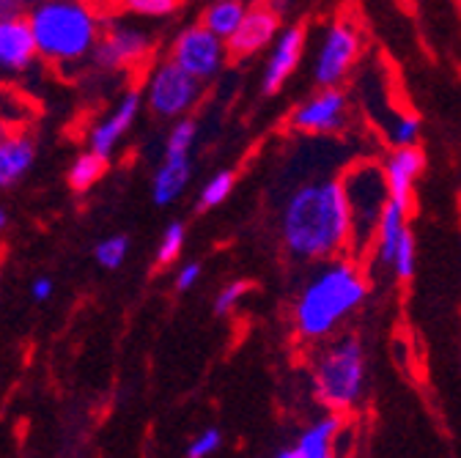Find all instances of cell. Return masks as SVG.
I'll list each match as a JSON object with an SVG mask.
<instances>
[{"label":"cell","instance_id":"obj_1","mask_svg":"<svg viewBox=\"0 0 461 458\" xmlns=\"http://www.w3.org/2000/svg\"><path fill=\"white\" fill-rule=\"evenodd\" d=\"M280 239L294 261L327 264L349 256V209L338 179H313L288 193L280 209Z\"/></svg>","mask_w":461,"mask_h":458},{"label":"cell","instance_id":"obj_2","mask_svg":"<svg viewBox=\"0 0 461 458\" xmlns=\"http://www.w3.org/2000/svg\"><path fill=\"white\" fill-rule=\"evenodd\" d=\"M368 272L352 256L321 264L292 305L294 332L305 343H324L338 335L343 321L368 300Z\"/></svg>","mask_w":461,"mask_h":458},{"label":"cell","instance_id":"obj_3","mask_svg":"<svg viewBox=\"0 0 461 458\" xmlns=\"http://www.w3.org/2000/svg\"><path fill=\"white\" fill-rule=\"evenodd\" d=\"M104 22L107 17L99 6L77 0H44L28 9L39 61L58 72H69L94 58Z\"/></svg>","mask_w":461,"mask_h":458},{"label":"cell","instance_id":"obj_4","mask_svg":"<svg viewBox=\"0 0 461 458\" xmlns=\"http://www.w3.org/2000/svg\"><path fill=\"white\" fill-rule=\"evenodd\" d=\"M311 382L319 404L330 415H346L360 407L368 390V360L355 332H340L311 355Z\"/></svg>","mask_w":461,"mask_h":458},{"label":"cell","instance_id":"obj_5","mask_svg":"<svg viewBox=\"0 0 461 458\" xmlns=\"http://www.w3.org/2000/svg\"><path fill=\"white\" fill-rule=\"evenodd\" d=\"M338 182L346 198V209H349V256L363 264L371 256L384 206L390 203L384 167L376 159H360L346 167Z\"/></svg>","mask_w":461,"mask_h":458},{"label":"cell","instance_id":"obj_6","mask_svg":"<svg viewBox=\"0 0 461 458\" xmlns=\"http://www.w3.org/2000/svg\"><path fill=\"white\" fill-rule=\"evenodd\" d=\"M363 55V31L352 17H338L321 33V41L313 55V83L319 91L340 88V83L352 75Z\"/></svg>","mask_w":461,"mask_h":458},{"label":"cell","instance_id":"obj_7","mask_svg":"<svg viewBox=\"0 0 461 458\" xmlns=\"http://www.w3.org/2000/svg\"><path fill=\"white\" fill-rule=\"evenodd\" d=\"M140 94H143V104L157 119L176 124L187 119V112L201 102L203 85L190 75H185L176 64L162 58L149 67Z\"/></svg>","mask_w":461,"mask_h":458},{"label":"cell","instance_id":"obj_8","mask_svg":"<svg viewBox=\"0 0 461 458\" xmlns=\"http://www.w3.org/2000/svg\"><path fill=\"white\" fill-rule=\"evenodd\" d=\"M167 61L176 64L185 75L198 80L201 85L220 77L228 64V47L214 33H209L201 22L182 28L167 44Z\"/></svg>","mask_w":461,"mask_h":458},{"label":"cell","instance_id":"obj_9","mask_svg":"<svg viewBox=\"0 0 461 458\" xmlns=\"http://www.w3.org/2000/svg\"><path fill=\"white\" fill-rule=\"evenodd\" d=\"M157 39L132 22H104L99 44L94 49V67L104 72H132L151 61Z\"/></svg>","mask_w":461,"mask_h":458},{"label":"cell","instance_id":"obj_10","mask_svg":"<svg viewBox=\"0 0 461 458\" xmlns=\"http://www.w3.org/2000/svg\"><path fill=\"white\" fill-rule=\"evenodd\" d=\"M352 104L343 88H324L288 112V127L303 135H335L349 127Z\"/></svg>","mask_w":461,"mask_h":458},{"label":"cell","instance_id":"obj_11","mask_svg":"<svg viewBox=\"0 0 461 458\" xmlns=\"http://www.w3.org/2000/svg\"><path fill=\"white\" fill-rule=\"evenodd\" d=\"M283 31L280 14L272 9V4H248V14L240 25V31L225 41L230 61H248L261 49L272 47L275 39Z\"/></svg>","mask_w":461,"mask_h":458},{"label":"cell","instance_id":"obj_12","mask_svg":"<svg viewBox=\"0 0 461 458\" xmlns=\"http://www.w3.org/2000/svg\"><path fill=\"white\" fill-rule=\"evenodd\" d=\"M36 64L39 52L28 25V14L0 22V80H23L36 69Z\"/></svg>","mask_w":461,"mask_h":458},{"label":"cell","instance_id":"obj_13","mask_svg":"<svg viewBox=\"0 0 461 458\" xmlns=\"http://www.w3.org/2000/svg\"><path fill=\"white\" fill-rule=\"evenodd\" d=\"M305 41L308 33L303 25H283L280 36L275 39L272 49H269V58L264 64V75H261V91L264 94H277L285 80L292 77L303 61L305 55Z\"/></svg>","mask_w":461,"mask_h":458},{"label":"cell","instance_id":"obj_14","mask_svg":"<svg viewBox=\"0 0 461 458\" xmlns=\"http://www.w3.org/2000/svg\"><path fill=\"white\" fill-rule=\"evenodd\" d=\"M143 107V94L140 88H132L127 91L119 102H115V107L107 112V116H102L91 132H88V151L110 159V154L115 151V146L122 143V138L132 130L138 112Z\"/></svg>","mask_w":461,"mask_h":458},{"label":"cell","instance_id":"obj_15","mask_svg":"<svg viewBox=\"0 0 461 458\" xmlns=\"http://www.w3.org/2000/svg\"><path fill=\"white\" fill-rule=\"evenodd\" d=\"M36 162V140L23 127L0 124V190H9L28 176Z\"/></svg>","mask_w":461,"mask_h":458},{"label":"cell","instance_id":"obj_16","mask_svg":"<svg viewBox=\"0 0 461 458\" xmlns=\"http://www.w3.org/2000/svg\"><path fill=\"white\" fill-rule=\"evenodd\" d=\"M384 167V179H387V190H390V201L412 209V195H415V182L420 179L423 167H426V157L423 151L415 148H398L390 151L382 162Z\"/></svg>","mask_w":461,"mask_h":458},{"label":"cell","instance_id":"obj_17","mask_svg":"<svg viewBox=\"0 0 461 458\" xmlns=\"http://www.w3.org/2000/svg\"><path fill=\"white\" fill-rule=\"evenodd\" d=\"M410 217V209L401 206L395 201H390L384 206V214H382V222H379V231H376V239H374V247H371V256L376 269H387L393 272V261H395V250H398V242L403 237V231L410 228L407 222Z\"/></svg>","mask_w":461,"mask_h":458},{"label":"cell","instance_id":"obj_18","mask_svg":"<svg viewBox=\"0 0 461 458\" xmlns=\"http://www.w3.org/2000/svg\"><path fill=\"white\" fill-rule=\"evenodd\" d=\"M193 179V162L190 157H162L159 167L151 179V198L157 206H170L182 198Z\"/></svg>","mask_w":461,"mask_h":458},{"label":"cell","instance_id":"obj_19","mask_svg":"<svg viewBox=\"0 0 461 458\" xmlns=\"http://www.w3.org/2000/svg\"><path fill=\"white\" fill-rule=\"evenodd\" d=\"M343 431V418L340 415H324L313 420L294 442V455L297 458H335V442Z\"/></svg>","mask_w":461,"mask_h":458},{"label":"cell","instance_id":"obj_20","mask_svg":"<svg viewBox=\"0 0 461 458\" xmlns=\"http://www.w3.org/2000/svg\"><path fill=\"white\" fill-rule=\"evenodd\" d=\"M248 14V4H240V0H214L201 12V25L214 33L220 41H228L242 25Z\"/></svg>","mask_w":461,"mask_h":458},{"label":"cell","instance_id":"obj_21","mask_svg":"<svg viewBox=\"0 0 461 458\" xmlns=\"http://www.w3.org/2000/svg\"><path fill=\"white\" fill-rule=\"evenodd\" d=\"M382 132H384V140L390 143V151L415 148L420 140V119L412 116V112H390Z\"/></svg>","mask_w":461,"mask_h":458},{"label":"cell","instance_id":"obj_22","mask_svg":"<svg viewBox=\"0 0 461 458\" xmlns=\"http://www.w3.org/2000/svg\"><path fill=\"white\" fill-rule=\"evenodd\" d=\"M104 170H107V159L94 154V151H83L72 167H69V174H67V182L75 193H86L91 190L102 176H104Z\"/></svg>","mask_w":461,"mask_h":458},{"label":"cell","instance_id":"obj_23","mask_svg":"<svg viewBox=\"0 0 461 458\" xmlns=\"http://www.w3.org/2000/svg\"><path fill=\"white\" fill-rule=\"evenodd\" d=\"M198 138V124L195 119H182L170 127L167 140H165V154L162 157H190V148Z\"/></svg>","mask_w":461,"mask_h":458},{"label":"cell","instance_id":"obj_24","mask_svg":"<svg viewBox=\"0 0 461 458\" xmlns=\"http://www.w3.org/2000/svg\"><path fill=\"white\" fill-rule=\"evenodd\" d=\"M185 239H187V228L176 220V222H170L162 237H159V245H157V264L159 266H170V264H176V258L182 256L185 250Z\"/></svg>","mask_w":461,"mask_h":458},{"label":"cell","instance_id":"obj_25","mask_svg":"<svg viewBox=\"0 0 461 458\" xmlns=\"http://www.w3.org/2000/svg\"><path fill=\"white\" fill-rule=\"evenodd\" d=\"M415 266H418V245H415V234L412 228H407L398 242V250H395V261H393V277L407 283L415 277Z\"/></svg>","mask_w":461,"mask_h":458},{"label":"cell","instance_id":"obj_26","mask_svg":"<svg viewBox=\"0 0 461 458\" xmlns=\"http://www.w3.org/2000/svg\"><path fill=\"white\" fill-rule=\"evenodd\" d=\"M234 184H237L234 170H220V174H214V176L201 187L198 206H201V209H214V206H220L230 193H234Z\"/></svg>","mask_w":461,"mask_h":458},{"label":"cell","instance_id":"obj_27","mask_svg":"<svg viewBox=\"0 0 461 458\" xmlns=\"http://www.w3.org/2000/svg\"><path fill=\"white\" fill-rule=\"evenodd\" d=\"M127 253H130V239L119 234V237L102 239L94 250V258L102 269H119L127 261Z\"/></svg>","mask_w":461,"mask_h":458},{"label":"cell","instance_id":"obj_28","mask_svg":"<svg viewBox=\"0 0 461 458\" xmlns=\"http://www.w3.org/2000/svg\"><path fill=\"white\" fill-rule=\"evenodd\" d=\"M127 14H135V17H146V20H162V17H170L182 9V4L176 0H130V4L122 6Z\"/></svg>","mask_w":461,"mask_h":458},{"label":"cell","instance_id":"obj_29","mask_svg":"<svg viewBox=\"0 0 461 458\" xmlns=\"http://www.w3.org/2000/svg\"><path fill=\"white\" fill-rule=\"evenodd\" d=\"M250 289H253L250 280H230V283H225L222 289L217 292V297H214V313L217 316H228L230 310H234L250 294Z\"/></svg>","mask_w":461,"mask_h":458},{"label":"cell","instance_id":"obj_30","mask_svg":"<svg viewBox=\"0 0 461 458\" xmlns=\"http://www.w3.org/2000/svg\"><path fill=\"white\" fill-rule=\"evenodd\" d=\"M222 447V434H220V428H206V431H201L190 445H187V458H209V455H214L217 450Z\"/></svg>","mask_w":461,"mask_h":458},{"label":"cell","instance_id":"obj_31","mask_svg":"<svg viewBox=\"0 0 461 458\" xmlns=\"http://www.w3.org/2000/svg\"><path fill=\"white\" fill-rule=\"evenodd\" d=\"M201 274H203V266H201L198 261H187V264H182V266H179V272H176V289H179V292H190L193 285L201 280Z\"/></svg>","mask_w":461,"mask_h":458},{"label":"cell","instance_id":"obj_32","mask_svg":"<svg viewBox=\"0 0 461 458\" xmlns=\"http://www.w3.org/2000/svg\"><path fill=\"white\" fill-rule=\"evenodd\" d=\"M31 297H33L36 302H47V300L52 297V280H50L47 274L33 277V283H31Z\"/></svg>","mask_w":461,"mask_h":458},{"label":"cell","instance_id":"obj_33","mask_svg":"<svg viewBox=\"0 0 461 458\" xmlns=\"http://www.w3.org/2000/svg\"><path fill=\"white\" fill-rule=\"evenodd\" d=\"M31 6L20 4V0H0V22L4 20H14V17H25Z\"/></svg>","mask_w":461,"mask_h":458},{"label":"cell","instance_id":"obj_34","mask_svg":"<svg viewBox=\"0 0 461 458\" xmlns=\"http://www.w3.org/2000/svg\"><path fill=\"white\" fill-rule=\"evenodd\" d=\"M272 458H297V455H294V450H292V447H283V450H277Z\"/></svg>","mask_w":461,"mask_h":458},{"label":"cell","instance_id":"obj_35","mask_svg":"<svg viewBox=\"0 0 461 458\" xmlns=\"http://www.w3.org/2000/svg\"><path fill=\"white\" fill-rule=\"evenodd\" d=\"M6 222H9V214H6V209H4V206H0V234L6 231Z\"/></svg>","mask_w":461,"mask_h":458}]
</instances>
